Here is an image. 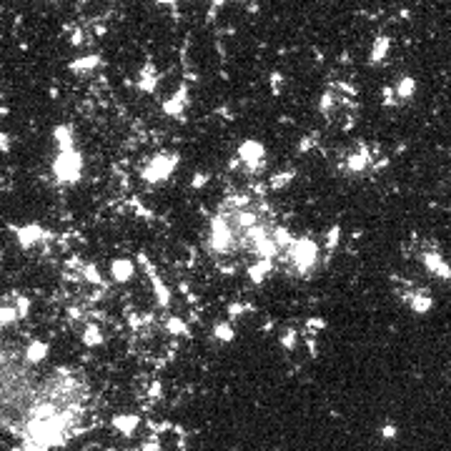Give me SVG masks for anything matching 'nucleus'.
Returning <instances> with one entry per match:
<instances>
[{"label": "nucleus", "instance_id": "4", "mask_svg": "<svg viewBox=\"0 0 451 451\" xmlns=\"http://www.w3.org/2000/svg\"><path fill=\"white\" fill-rule=\"evenodd\" d=\"M384 53H386V38H379V43H376V53H373V60H379Z\"/></svg>", "mask_w": 451, "mask_h": 451}, {"label": "nucleus", "instance_id": "3", "mask_svg": "<svg viewBox=\"0 0 451 451\" xmlns=\"http://www.w3.org/2000/svg\"><path fill=\"white\" fill-rule=\"evenodd\" d=\"M241 156H243L246 161H258V158L263 156V150H261L258 143H246V145L241 148Z\"/></svg>", "mask_w": 451, "mask_h": 451}, {"label": "nucleus", "instance_id": "7", "mask_svg": "<svg viewBox=\"0 0 451 451\" xmlns=\"http://www.w3.org/2000/svg\"><path fill=\"white\" fill-rule=\"evenodd\" d=\"M218 336L221 338H233V331H228V326H218Z\"/></svg>", "mask_w": 451, "mask_h": 451}, {"label": "nucleus", "instance_id": "2", "mask_svg": "<svg viewBox=\"0 0 451 451\" xmlns=\"http://www.w3.org/2000/svg\"><path fill=\"white\" fill-rule=\"evenodd\" d=\"M131 273H133V263L131 261H116V263H113V276H116L118 281H126Z\"/></svg>", "mask_w": 451, "mask_h": 451}, {"label": "nucleus", "instance_id": "8", "mask_svg": "<svg viewBox=\"0 0 451 451\" xmlns=\"http://www.w3.org/2000/svg\"><path fill=\"white\" fill-rule=\"evenodd\" d=\"M161 3H166V0H161Z\"/></svg>", "mask_w": 451, "mask_h": 451}, {"label": "nucleus", "instance_id": "6", "mask_svg": "<svg viewBox=\"0 0 451 451\" xmlns=\"http://www.w3.org/2000/svg\"><path fill=\"white\" fill-rule=\"evenodd\" d=\"M43 354H45V346H43V344H35V346H33V359H41Z\"/></svg>", "mask_w": 451, "mask_h": 451}, {"label": "nucleus", "instance_id": "5", "mask_svg": "<svg viewBox=\"0 0 451 451\" xmlns=\"http://www.w3.org/2000/svg\"><path fill=\"white\" fill-rule=\"evenodd\" d=\"M399 93H401V95H411V93H413V81L406 78V81L401 83V90H399Z\"/></svg>", "mask_w": 451, "mask_h": 451}, {"label": "nucleus", "instance_id": "1", "mask_svg": "<svg viewBox=\"0 0 451 451\" xmlns=\"http://www.w3.org/2000/svg\"><path fill=\"white\" fill-rule=\"evenodd\" d=\"M55 168H58V176L63 180H75L78 178V171H81V158L75 153H70V150H65L60 156V161L55 163Z\"/></svg>", "mask_w": 451, "mask_h": 451}]
</instances>
